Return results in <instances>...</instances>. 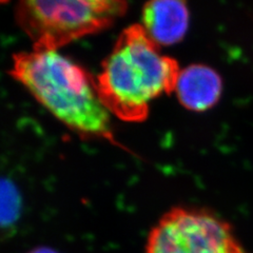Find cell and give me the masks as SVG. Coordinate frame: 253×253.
I'll return each instance as SVG.
<instances>
[{"mask_svg":"<svg viewBox=\"0 0 253 253\" xmlns=\"http://www.w3.org/2000/svg\"><path fill=\"white\" fill-rule=\"evenodd\" d=\"M5 1H7V0H0V4L3 3V2H5Z\"/></svg>","mask_w":253,"mask_h":253,"instance_id":"9c48e42d","label":"cell"},{"mask_svg":"<svg viewBox=\"0 0 253 253\" xmlns=\"http://www.w3.org/2000/svg\"><path fill=\"white\" fill-rule=\"evenodd\" d=\"M10 75L77 135L121 146L97 92L96 79L57 50L15 54Z\"/></svg>","mask_w":253,"mask_h":253,"instance_id":"6da1fadb","label":"cell"},{"mask_svg":"<svg viewBox=\"0 0 253 253\" xmlns=\"http://www.w3.org/2000/svg\"><path fill=\"white\" fill-rule=\"evenodd\" d=\"M145 253H247L231 224L205 208L177 206L150 230Z\"/></svg>","mask_w":253,"mask_h":253,"instance_id":"277c9868","label":"cell"},{"mask_svg":"<svg viewBox=\"0 0 253 253\" xmlns=\"http://www.w3.org/2000/svg\"><path fill=\"white\" fill-rule=\"evenodd\" d=\"M126 0H18L16 18L33 50H58L125 15Z\"/></svg>","mask_w":253,"mask_h":253,"instance_id":"3957f363","label":"cell"},{"mask_svg":"<svg viewBox=\"0 0 253 253\" xmlns=\"http://www.w3.org/2000/svg\"><path fill=\"white\" fill-rule=\"evenodd\" d=\"M20 211V196L10 180L0 178V227L12 225Z\"/></svg>","mask_w":253,"mask_h":253,"instance_id":"52a82bcc","label":"cell"},{"mask_svg":"<svg viewBox=\"0 0 253 253\" xmlns=\"http://www.w3.org/2000/svg\"><path fill=\"white\" fill-rule=\"evenodd\" d=\"M179 72L177 61L160 51L142 26L132 25L117 38L95 79L110 114L140 123L149 115L150 102L175 90Z\"/></svg>","mask_w":253,"mask_h":253,"instance_id":"7a4b0ae2","label":"cell"},{"mask_svg":"<svg viewBox=\"0 0 253 253\" xmlns=\"http://www.w3.org/2000/svg\"><path fill=\"white\" fill-rule=\"evenodd\" d=\"M174 91L184 108L203 112L218 102L223 92V81L214 69L192 65L180 71Z\"/></svg>","mask_w":253,"mask_h":253,"instance_id":"8992f818","label":"cell"},{"mask_svg":"<svg viewBox=\"0 0 253 253\" xmlns=\"http://www.w3.org/2000/svg\"><path fill=\"white\" fill-rule=\"evenodd\" d=\"M27 253H59V252L53 248L47 247V246H39V247L32 249L31 251H29Z\"/></svg>","mask_w":253,"mask_h":253,"instance_id":"ba28073f","label":"cell"},{"mask_svg":"<svg viewBox=\"0 0 253 253\" xmlns=\"http://www.w3.org/2000/svg\"><path fill=\"white\" fill-rule=\"evenodd\" d=\"M142 28L158 45H172L184 39L190 21L187 0H149L142 9Z\"/></svg>","mask_w":253,"mask_h":253,"instance_id":"5b68a950","label":"cell"}]
</instances>
